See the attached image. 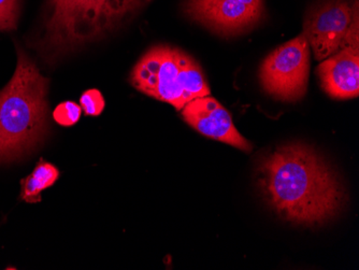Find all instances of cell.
I'll use <instances>...</instances> for the list:
<instances>
[{
	"instance_id": "4",
	"label": "cell",
	"mask_w": 359,
	"mask_h": 270,
	"mask_svg": "<svg viewBox=\"0 0 359 270\" xmlns=\"http://www.w3.org/2000/svg\"><path fill=\"white\" fill-rule=\"evenodd\" d=\"M130 83L150 97L182 110L196 98L211 94L199 62L179 48L155 46L138 60Z\"/></svg>"
},
{
	"instance_id": "3",
	"label": "cell",
	"mask_w": 359,
	"mask_h": 270,
	"mask_svg": "<svg viewBox=\"0 0 359 270\" xmlns=\"http://www.w3.org/2000/svg\"><path fill=\"white\" fill-rule=\"evenodd\" d=\"M16 50L15 72L0 92V163L29 154L48 132V80L20 46Z\"/></svg>"
},
{
	"instance_id": "10",
	"label": "cell",
	"mask_w": 359,
	"mask_h": 270,
	"mask_svg": "<svg viewBox=\"0 0 359 270\" xmlns=\"http://www.w3.org/2000/svg\"><path fill=\"white\" fill-rule=\"evenodd\" d=\"M60 170L51 163L40 160L29 176L21 181V199L35 203L41 201V192L53 187L60 178Z\"/></svg>"
},
{
	"instance_id": "9",
	"label": "cell",
	"mask_w": 359,
	"mask_h": 270,
	"mask_svg": "<svg viewBox=\"0 0 359 270\" xmlns=\"http://www.w3.org/2000/svg\"><path fill=\"white\" fill-rule=\"evenodd\" d=\"M323 90L336 100H350L359 94V50H339L318 67Z\"/></svg>"
},
{
	"instance_id": "7",
	"label": "cell",
	"mask_w": 359,
	"mask_h": 270,
	"mask_svg": "<svg viewBox=\"0 0 359 270\" xmlns=\"http://www.w3.org/2000/svg\"><path fill=\"white\" fill-rule=\"evenodd\" d=\"M183 11L191 21L224 37L249 32L265 15V9L242 0H184Z\"/></svg>"
},
{
	"instance_id": "11",
	"label": "cell",
	"mask_w": 359,
	"mask_h": 270,
	"mask_svg": "<svg viewBox=\"0 0 359 270\" xmlns=\"http://www.w3.org/2000/svg\"><path fill=\"white\" fill-rule=\"evenodd\" d=\"M82 108L74 102H64L57 104L53 111V119L60 126L70 127L80 120Z\"/></svg>"
},
{
	"instance_id": "2",
	"label": "cell",
	"mask_w": 359,
	"mask_h": 270,
	"mask_svg": "<svg viewBox=\"0 0 359 270\" xmlns=\"http://www.w3.org/2000/svg\"><path fill=\"white\" fill-rule=\"evenodd\" d=\"M149 0H46L37 46L54 62L102 39L132 19Z\"/></svg>"
},
{
	"instance_id": "8",
	"label": "cell",
	"mask_w": 359,
	"mask_h": 270,
	"mask_svg": "<svg viewBox=\"0 0 359 270\" xmlns=\"http://www.w3.org/2000/svg\"><path fill=\"white\" fill-rule=\"evenodd\" d=\"M181 114L183 120L203 136L251 152L252 144L240 134L231 114L210 95L191 100Z\"/></svg>"
},
{
	"instance_id": "1",
	"label": "cell",
	"mask_w": 359,
	"mask_h": 270,
	"mask_svg": "<svg viewBox=\"0 0 359 270\" xmlns=\"http://www.w3.org/2000/svg\"><path fill=\"white\" fill-rule=\"evenodd\" d=\"M260 193L283 221L298 227H322L338 217L346 201L338 173L312 147L288 144L260 160Z\"/></svg>"
},
{
	"instance_id": "13",
	"label": "cell",
	"mask_w": 359,
	"mask_h": 270,
	"mask_svg": "<svg viewBox=\"0 0 359 270\" xmlns=\"http://www.w3.org/2000/svg\"><path fill=\"white\" fill-rule=\"evenodd\" d=\"M80 106L83 114L88 116H98L106 107L104 96L96 88L86 90L80 98Z\"/></svg>"
},
{
	"instance_id": "5",
	"label": "cell",
	"mask_w": 359,
	"mask_h": 270,
	"mask_svg": "<svg viewBox=\"0 0 359 270\" xmlns=\"http://www.w3.org/2000/svg\"><path fill=\"white\" fill-rule=\"evenodd\" d=\"M310 54L304 34L270 53L259 70V81L265 92L281 102L302 100L308 88Z\"/></svg>"
},
{
	"instance_id": "12",
	"label": "cell",
	"mask_w": 359,
	"mask_h": 270,
	"mask_svg": "<svg viewBox=\"0 0 359 270\" xmlns=\"http://www.w3.org/2000/svg\"><path fill=\"white\" fill-rule=\"evenodd\" d=\"M20 0H0V32H10L18 26Z\"/></svg>"
},
{
	"instance_id": "6",
	"label": "cell",
	"mask_w": 359,
	"mask_h": 270,
	"mask_svg": "<svg viewBox=\"0 0 359 270\" xmlns=\"http://www.w3.org/2000/svg\"><path fill=\"white\" fill-rule=\"evenodd\" d=\"M358 15V0H326L309 11L302 34L316 60L322 62L341 49Z\"/></svg>"
}]
</instances>
